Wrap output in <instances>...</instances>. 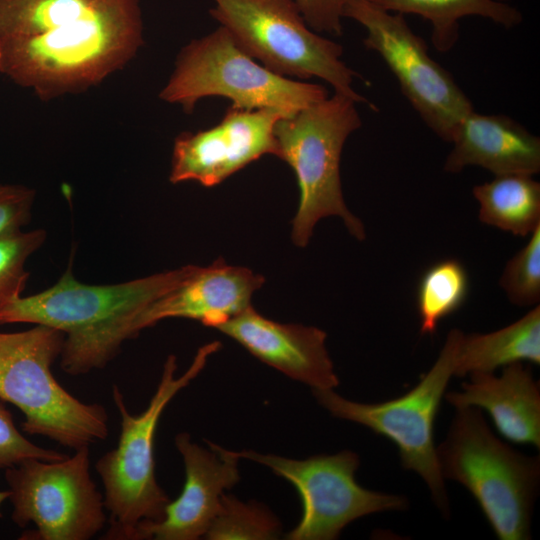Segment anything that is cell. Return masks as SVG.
<instances>
[{"label": "cell", "mask_w": 540, "mask_h": 540, "mask_svg": "<svg viewBox=\"0 0 540 540\" xmlns=\"http://www.w3.org/2000/svg\"><path fill=\"white\" fill-rule=\"evenodd\" d=\"M462 334L457 328L451 329L433 366L413 389L398 398L366 404L348 400L333 389L312 390L332 416L365 426L392 441L401 465L423 479L445 517L450 514V502L437 461L434 426L448 382L454 376Z\"/></svg>", "instance_id": "obj_9"}, {"label": "cell", "mask_w": 540, "mask_h": 540, "mask_svg": "<svg viewBox=\"0 0 540 540\" xmlns=\"http://www.w3.org/2000/svg\"><path fill=\"white\" fill-rule=\"evenodd\" d=\"M8 496V490L0 491V518L2 517L1 506L6 500H8Z\"/></svg>", "instance_id": "obj_29"}, {"label": "cell", "mask_w": 540, "mask_h": 540, "mask_svg": "<svg viewBox=\"0 0 540 540\" xmlns=\"http://www.w3.org/2000/svg\"><path fill=\"white\" fill-rule=\"evenodd\" d=\"M67 454L46 449L29 441L16 427L11 411L0 400V470H6L28 459L57 461Z\"/></svg>", "instance_id": "obj_26"}, {"label": "cell", "mask_w": 540, "mask_h": 540, "mask_svg": "<svg viewBox=\"0 0 540 540\" xmlns=\"http://www.w3.org/2000/svg\"><path fill=\"white\" fill-rule=\"evenodd\" d=\"M210 9L235 43L281 76L317 77L356 103H369L352 87L357 72L342 60L340 44L318 35L294 0H213Z\"/></svg>", "instance_id": "obj_8"}, {"label": "cell", "mask_w": 540, "mask_h": 540, "mask_svg": "<svg viewBox=\"0 0 540 540\" xmlns=\"http://www.w3.org/2000/svg\"><path fill=\"white\" fill-rule=\"evenodd\" d=\"M460 391L446 392L454 408L476 407L487 411L498 432L510 442L540 447V387L530 367L522 362L494 372L469 374Z\"/></svg>", "instance_id": "obj_17"}, {"label": "cell", "mask_w": 540, "mask_h": 540, "mask_svg": "<svg viewBox=\"0 0 540 540\" xmlns=\"http://www.w3.org/2000/svg\"><path fill=\"white\" fill-rule=\"evenodd\" d=\"M219 341L200 347L188 369L176 377L177 359L169 355L157 389L146 409L133 415L119 387H112L113 402L120 415L117 446L102 455L95 469L104 487V506L109 513L108 540H133L137 529L164 518L171 501L155 475L154 437L159 419L172 398L188 386L220 348Z\"/></svg>", "instance_id": "obj_3"}, {"label": "cell", "mask_w": 540, "mask_h": 540, "mask_svg": "<svg viewBox=\"0 0 540 540\" xmlns=\"http://www.w3.org/2000/svg\"><path fill=\"white\" fill-rule=\"evenodd\" d=\"M281 535L277 517L263 504L243 502L224 493L219 510L205 539L209 540H269Z\"/></svg>", "instance_id": "obj_23"}, {"label": "cell", "mask_w": 540, "mask_h": 540, "mask_svg": "<svg viewBox=\"0 0 540 540\" xmlns=\"http://www.w3.org/2000/svg\"><path fill=\"white\" fill-rule=\"evenodd\" d=\"M198 266L154 274L113 285H88L76 280L71 265L52 287L20 296L0 311V325H45L65 334L62 370L80 376L103 369L135 337L138 316L153 302L179 286Z\"/></svg>", "instance_id": "obj_2"}, {"label": "cell", "mask_w": 540, "mask_h": 540, "mask_svg": "<svg viewBox=\"0 0 540 540\" xmlns=\"http://www.w3.org/2000/svg\"><path fill=\"white\" fill-rule=\"evenodd\" d=\"M206 449L178 433L175 446L182 456L185 482L181 494L166 507L164 518L139 527L133 540H197L205 537L222 495L239 480L236 451L206 441Z\"/></svg>", "instance_id": "obj_14"}, {"label": "cell", "mask_w": 540, "mask_h": 540, "mask_svg": "<svg viewBox=\"0 0 540 540\" xmlns=\"http://www.w3.org/2000/svg\"><path fill=\"white\" fill-rule=\"evenodd\" d=\"M215 329L312 390L333 389L339 384L325 344L327 334L317 327L282 324L250 306Z\"/></svg>", "instance_id": "obj_15"}, {"label": "cell", "mask_w": 540, "mask_h": 540, "mask_svg": "<svg viewBox=\"0 0 540 540\" xmlns=\"http://www.w3.org/2000/svg\"><path fill=\"white\" fill-rule=\"evenodd\" d=\"M469 292V276L457 259L432 264L421 276L416 306L422 335H434L439 323L465 303Z\"/></svg>", "instance_id": "obj_22"}, {"label": "cell", "mask_w": 540, "mask_h": 540, "mask_svg": "<svg viewBox=\"0 0 540 540\" xmlns=\"http://www.w3.org/2000/svg\"><path fill=\"white\" fill-rule=\"evenodd\" d=\"M285 115L276 109L244 110L230 106L220 123L175 140L170 181H195L212 187L263 155L278 156L276 122Z\"/></svg>", "instance_id": "obj_13"}, {"label": "cell", "mask_w": 540, "mask_h": 540, "mask_svg": "<svg viewBox=\"0 0 540 540\" xmlns=\"http://www.w3.org/2000/svg\"><path fill=\"white\" fill-rule=\"evenodd\" d=\"M264 281L263 276L252 270L228 265L221 258L208 267H197L179 286L138 316L135 335L168 318L197 320L217 328L250 307L253 293Z\"/></svg>", "instance_id": "obj_16"}, {"label": "cell", "mask_w": 540, "mask_h": 540, "mask_svg": "<svg viewBox=\"0 0 540 540\" xmlns=\"http://www.w3.org/2000/svg\"><path fill=\"white\" fill-rule=\"evenodd\" d=\"M444 170L459 173L479 166L495 176L540 171V139L506 115L480 114L474 110L460 122L452 139Z\"/></svg>", "instance_id": "obj_18"}, {"label": "cell", "mask_w": 540, "mask_h": 540, "mask_svg": "<svg viewBox=\"0 0 540 540\" xmlns=\"http://www.w3.org/2000/svg\"><path fill=\"white\" fill-rule=\"evenodd\" d=\"M479 203V220L513 235L525 237L540 226V183L532 176H495L472 189Z\"/></svg>", "instance_id": "obj_21"}, {"label": "cell", "mask_w": 540, "mask_h": 540, "mask_svg": "<svg viewBox=\"0 0 540 540\" xmlns=\"http://www.w3.org/2000/svg\"><path fill=\"white\" fill-rule=\"evenodd\" d=\"M208 96L226 97L239 109L272 108L288 117L325 99L328 92L322 85L296 81L260 65L220 25L182 49L160 93L162 100L180 104L187 113Z\"/></svg>", "instance_id": "obj_7"}, {"label": "cell", "mask_w": 540, "mask_h": 540, "mask_svg": "<svg viewBox=\"0 0 540 540\" xmlns=\"http://www.w3.org/2000/svg\"><path fill=\"white\" fill-rule=\"evenodd\" d=\"M45 239L43 229L0 236V311L21 296L29 277L25 262Z\"/></svg>", "instance_id": "obj_24"}, {"label": "cell", "mask_w": 540, "mask_h": 540, "mask_svg": "<svg viewBox=\"0 0 540 540\" xmlns=\"http://www.w3.org/2000/svg\"><path fill=\"white\" fill-rule=\"evenodd\" d=\"M540 364V307L497 331L462 334L454 376L494 372L516 362Z\"/></svg>", "instance_id": "obj_19"}, {"label": "cell", "mask_w": 540, "mask_h": 540, "mask_svg": "<svg viewBox=\"0 0 540 540\" xmlns=\"http://www.w3.org/2000/svg\"><path fill=\"white\" fill-rule=\"evenodd\" d=\"M356 102L339 93L280 118L274 127L278 158L293 169L300 197L292 221V240L305 247L316 223L340 217L358 240L366 237L362 221L346 206L340 158L348 136L361 126Z\"/></svg>", "instance_id": "obj_6"}, {"label": "cell", "mask_w": 540, "mask_h": 540, "mask_svg": "<svg viewBox=\"0 0 540 540\" xmlns=\"http://www.w3.org/2000/svg\"><path fill=\"white\" fill-rule=\"evenodd\" d=\"M343 16L365 28V47L381 56L425 124L451 143L473 105L453 76L430 57L425 41L412 31L404 15L366 0H349Z\"/></svg>", "instance_id": "obj_11"}, {"label": "cell", "mask_w": 540, "mask_h": 540, "mask_svg": "<svg viewBox=\"0 0 540 540\" xmlns=\"http://www.w3.org/2000/svg\"><path fill=\"white\" fill-rule=\"evenodd\" d=\"M506 264L499 284L511 303L532 306L540 301V226Z\"/></svg>", "instance_id": "obj_25"}, {"label": "cell", "mask_w": 540, "mask_h": 540, "mask_svg": "<svg viewBox=\"0 0 540 540\" xmlns=\"http://www.w3.org/2000/svg\"><path fill=\"white\" fill-rule=\"evenodd\" d=\"M388 12L417 14L432 26L431 41L442 53L450 51L459 38V20L481 16L513 28L522 21L521 12L509 0H366Z\"/></svg>", "instance_id": "obj_20"}, {"label": "cell", "mask_w": 540, "mask_h": 540, "mask_svg": "<svg viewBox=\"0 0 540 540\" xmlns=\"http://www.w3.org/2000/svg\"><path fill=\"white\" fill-rule=\"evenodd\" d=\"M236 454L240 459L268 467L297 489L302 516L286 534L288 540H334L349 523L360 517L408 507L404 496L360 486L355 479L359 456L350 450L303 460L253 450L236 451Z\"/></svg>", "instance_id": "obj_12"}, {"label": "cell", "mask_w": 540, "mask_h": 540, "mask_svg": "<svg viewBox=\"0 0 540 540\" xmlns=\"http://www.w3.org/2000/svg\"><path fill=\"white\" fill-rule=\"evenodd\" d=\"M11 520L27 540H88L107 522L104 497L90 475L89 447L57 461L28 459L4 470Z\"/></svg>", "instance_id": "obj_10"}, {"label": "cell", "mask_w": 540, "mask_h": 540, "mask_svg": "<svg viewBox=\"0 0 540 540\" xmlns=\"http://www.w3.org/2000/svg\"><path fill=\"white\" fill-rule=\"evenodd\" d=\"M139 0H0V72L42 100L79 93L143 43Z\"/></svg>", "instance_id": "obj_1"}, {"label": "cell", "mask_w": 540, "mask_h": 540, "mask_svg": "<svg viewBox=\"0 0 540 540\" xmlns=\"http://www.w3.org/2000/svg\"><path fill=\"white\" fill-rule=\"evenodd\" d=\"M455 410L446 438L436 447L441 475L470 492L498 539H530L539 456L524 455L496 437L481 409Z\"/></svg>", "instance_id": "obj_4"}, {"label": "cell", "mask_w": 540, "mask_h": 540, "mask_svg": "<svg viewBox=\"0 0 540 540\" xmlns=\"http://www.w3.org/2000/svg\"><path fill=\"white\" fill-rule=\"evenodd\" d=\"M64 340L45 325L0 332V400L23 413L25 433L78 450L106 440L109 418L104 406L80 401L56 380L52 365Z\"/></svg>", "instance_id": "obj_5"}, {"label": "cell", "mask_w": 540, "mask_h": 540, "mask_svg": "<svg viewBox=\"0 0 540 540\" xmlns=\"http://www.w3.org/2000/svg\"><path fill=\"white\" fill-rule=\"evenodd\" d=\"M307 25L315 32L342 34V18L349 0H294Z\"/></svg>", "instance_id": "obj_28"}, {"label": "cell", "mask_w": 540, "mask_h": 540, "mask_svg": "<svg viewBox=\"0 0 540 540\" xmlns=\"http://www.w3.org/2000/svg\"><path fill=\"white\" fill-rule=\"evenodd\" d=\"M34 199V189L0 183V236L29 223Z\"/></svg>", "instance_id": "obj_27"}]
</instances>
